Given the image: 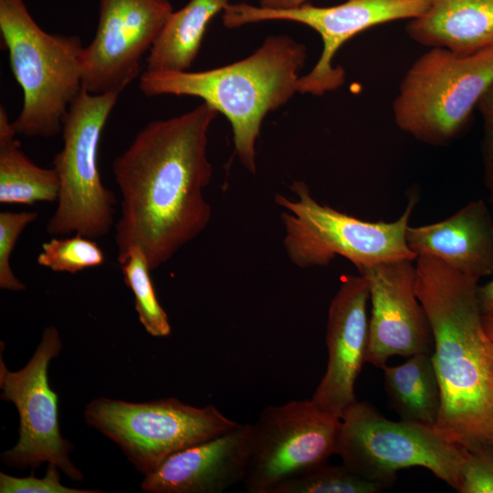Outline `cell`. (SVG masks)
I'll return each mask as SVG.
<instances>
[{
    "label": "cell",
    "instance_id": "cell-1",
    "mask_svg": "<svg viewBox=\"0 0 493 493\" xmlns=\"http://www.w3.org/2000/svg\"><path fill=\"white\" fill-rule=\"evenodd\" d=\"M217 114L203 102L181 115L152 121L114 159L121 194L115 225L118 255L139 246L154 270L208 226L212 207L204 190L213 168L207 135Z\"/></svg>",
    "mask_w": 493,
    "mask_h": 493
},
{
    "label": "cell",
    "instance_id": "cell-2",
    "mask_svg": "<svg viewBox=\"0 0 493 493\" xmlns=\"http://www.w3.org/2000/svg\"><path fill=\"white\" fill-rule=\"evenodd\" d=\"M415 269L441 391L434 427L468 451L493 445V341L483 324L478 280L427 257H416Z\"/></svg>",
    "mask_w": 493,
    "mask_h": 493
},
{
    "label": "cell",
    "instance_id": "cell-3",
    "mask_svg": "<svg viewBox=\"0 0 493 493\" xmlns=\"http://www.w3.org/2000/svg\"><path fill=\"white\" fill-rule=\"evenodd\" d=\"M306 58L303 44L288 36H270L239 61L202 71H144L139 86L147 97H197L224 114L232 127L238 160L255 173L256 142L262 121L299 92Z\"/></svg>",
    "mask_w": 493,
    "mask_h": 493
},
{
    "label": "cell",
    "instance_id": "cell-4",
    "mask_svg": "<svg viewBox=\"0 0 493 493\" xmlns=\"http://www.w3.org/2000/svg\"><path fill=\"white\" fill-rule=\"evenodd\" d=\"M0 32L23 107L12 121L17 135L50 138L62 131L82 89L84 47L76 35L44 31L24 0H0Z\"/></svg>",
    "mask_w": 493,
    "mask_h": 493
},
{
    "label": "cell",
    "instance_id": "cell-5",
    "mask_svg": "<svg viewBox=\"0 0 493 493\" xmlns=\"http://www.w3.org/2000/svg\"><path fill=\"white\" fill-rule=\"evenodd\" d=\"M290 190L294 198L276 194L274 199L280 208L283 246L296 267H323L340 256L360 271L384 262L416 259L405 235L417 194H410L395 221L369 222L319 203L302 181H294Z\"/></svg>",
    "mask_w": 493,
    "mask_h": 493
},
{
    "label": "cell",
    "instance_id": "cell-6",
    "mask_svg": "<svg viewBox=\"0 0 493 493\" xmlns=\"http://www.w3.org/2000/svg\"><path fill=\"white\" fill-rule=\"evenodd\" d=\"M493 84V47L461 56L432 47L404 76L393 104L395 124L420 142L443 145L467 125Z\"/></svg>",
    "mask_w": 493,
    "mask_h": 493
},
{
    "label": "cell",
    "instance_id": "cell-7",
    "mask_svg": "<svg viewBox=\"0 0 493 493\" xmlns=\"http://www.w3.org/2000/svg\"><path fill=\"white\" fill-rule=\"evenodd\" d=\"M121 93L91 94L82 88L70 104L62 122L63 147L53 159L60 186L46 226L49 235L76 233L97 239L111 229L117 200L101 182L99 146Z\"/></svg>",
    "mask_w": 493,
    "mask_h": 493
},
{
    "label": "cell",
    "instance_id": "cell-8",
    "mask_svg": "<svg viewBox=\"0 0 493 493\" xmlns=\"http://www.w3.org/2000/svg\"><path fill=\"white\" fill-rule=\"evenodd\" d=\"M467 452L434 426L392 421L372 404L356 401L341 418L335 455L355 474L386 488L398 470L420 467L457 490Z\"/></svg>",
    "mask_w": 493,
    "mask_h": 493
},
{
    "label": "cell",
    "instance_id": "cell-9",
    "mask_svg": "<svg viewBox=\"0 0 493 493\" xmlns=\"http://www.w3.org/2000/svg\"><path fill=\"white\" fill-rule=\"evenodd\" d=\"M84 420L116 443L144 476L171 455L239 425L213 404L195 407L173 397L144 403L99 397L87 404Z\"/></svg>",
    "mask_w": 493,
    "mask_h": 493
},
{
    "label": "cell",
    "instance_id": "cell-10",
    "mask_svg": "<svg viewBox=\"0 0 493 493\" xmlns=\"http://www.w3.org/2000/svg\"><path fill=\"white\" fill-rule=\"evenodd\" d=\"M62 349L56 327H47L33 356L20 370L11 372L0 357L1 398L13 403L19 415L18 441L1 453V461L11 467L32 470L52 463L72 480L84 479L70 459L73 444L60 433L58 395L48 383V366Z\"/></svg>",
    "mask_w": 493,
    "mask_h": 493
},
{
    "label": "cell",
    "instance_id": "cell-11",
    "mask_svg": "<svg viewBox=\"0 0 493 493\" xmlns=\"http://www.w3.org/2000/svg\"><path fill=\"white\" fill-rule=\"evenodd\" d=\"M341 419L310 400L267 406L253 424L243 481L249 493H269L278 484L326 463L335 454Z\"/></svg>",
    "mask_w": 493,
    "mask_h": 493
},
{
    "label": "cell",
    "instance_id": "cell-12",
    "mask_svg": "<svg viewBox=\"0 0 493 493\" xmlns=\"http://www.w3.org/2000/svg\"><path fill=\"white\" fill-rule=\"evenodd\" d=\"M428 5L429 0H347L333 6L306 3L292 9L273 10L239 3L228 4L222 20L229 28L269 20L292 21L313 28L320 36L323 48L312 69L300 77L298 91L322 95L344 82V70L334 68L332 60L347 40L380 24L417 17Z\"/></svg>",
    "mask_w": 493,
    "mask_h": 493
},
{
    "label": "cell",
    "instance_id": "cell-13",
    "mask_svg": "<svg viewBox=\"0 0 493 493\" xmlns=\"http://www.w3.org/2000/svg\"><path fill=\"white\" fill-rule=\"evenodd\" d=\"M173 11L169 0H100L97 30L83 53L82 88L121 92Z\"/></svg>",
    "mask_w": 493,
    "mask_h": 493
},
{
    "label": "cell",
    "instance_id": "cell-14",
    "mask_svg": "<svg viewBox=\"0 0 493 493\" xmlns=\"http://www.w3.org/2000/svg\"><path fill=\"white\" fill-rule=\"evenodd\" d=\"M414 261L402 259L363 268L372 315L366 362L383 368L394 355L432 352L434 341L426 312L416 293Z\"/></svg>",
    "mask_w": 493,
    "mask_h": 493
},
{
    "label": "cell",
    "instance_id": "cell-15",
    "mask_svg": "<svg viewBox=\"0 0 493 493\" xmlns=\"http://www.w3.org/2000/svg\"><path fill=\"white\" fill-rule=\"evenodd\" d=\"M369 299L363 275H344L330 304L325 337L328 362L311 401L339 419L357 401L355 382L366 362Z\"/></svg>",
    "mask_w": 493,
    "mask_h": 493
},
{
    "label": "cell",
    "instance_id": "cell-16",
    "mask_svg": "<svg viewBox=\"0 0 493 493\" xmlns=\"http://www.w3.org/2000/svg\"><path fill=\"white\" fill-rule=\"evenodd\" d=\"M253 441V424L236 427L168 456L144 476L148 493H222L244 481Z\"/></svg>",
    "mask_w": 493,
    "mask_h": 493
},
{
    "label": "cell",
    "instance_id": "cell-17",
    "mask_svg": "<svg viewBox=\"0 0 493 493\" xmlns=\"http://www.w3.org/2000/svg\"><path fill=\"white\" fill-rule=\"evenodd\" d=\"M405 238L416 257L438 259L477 280L493 274V220L482 199L442 221L408 226Z\"/></svg>",
    "mask_w": 493,
    "mask_h": 493
},
{
    "label": "cell",
    "instance_id": "cell-18",
    "mask_svg": "<svg viewBox=\"0 0 493 493\" xmlns=\"http://www.w3.org/2000/svg\"><path fill=\"white\" fill-rule=\"evenodd\" d=\"M406 33L421 45L461 56L493 47V0H429Z\"/></svg>",
    "mask_w": 493,
    "mask_h": 493
},
{
    "label": "cell",
    "instance_id": "cell-19",
    "mask_svg": "<svg viewBox=\"0 0 493 493\" xmlns=\"http://www.w3.org/2000/svg\"><path fill=\"white\" fill-rule=\"evenodd\" d=\"M228 4V0H189L173 11L149 50L145 71L189 70L209 23Z\"/></svg>",
    "mask_w": 493,
    "mask_h": 493
},
{
    "label": "cell",
    "instance_id": "cell-20",
    "mask_svg": "<svg viewBox=\"0 0 493 493\" xmlns=\"http://www.w3.org/2000/svg\"><path fill=\"white\" fill-rule=\"evenodd\" d=\"M382 369L389 405L400 418L435 426L441 391L432 352L415 353L401 364Z\"/></svg>",
    "mask_w": 493,
    "mask_h": 493
},
{
    "label": "cell",
    "instance_id": "cell-21",
    "mask_svg": "<svg viewBox=\"0 0 493 493\" xmlns=\"http://www.w3.org/2000/svg\"><path fill=\"white\" fill-rule=\"evenodd\" d=\"M6 110L0 107V203L34 205L58 201L59 177L34 163L22 151Z\"/></svg>",
    "mask_w": 493,
    "mask_h": 493
},
{
    "label": "cell",
    "instance_id": "cell-22",
    "mask_svg": "<svg viewBox=\"0 0 493 493\" xmlns=\"http://www.w3.org/2000/svg\"><path fill=\"white\" fill-rule=\"evenodd\" d=\"M118 262L124 282L134 295L135 309L145 330L152 337L168 336L171 325L155 294L152 270L143 250L139 246H131L118 255Z\"/></svg>",
    "mask_w": 493,
    "mask_h": 493
},
{
    "label": "cell",
    "instance_id": "cell-23",
    "mask_svg": "<svg viewBox=\"0 0 493 493\" xmlns=\"http://www.w3.org/2000/svg\"><path fill=\"white\" fill-rule=\"evenodd\" d=\"M386 488L363 478L343 464L327 462L292 477L272 488L269 493H378Z\"/></svg>",
    "mask_w": 493,
    "mask_h": 493
},
{
    "label": "cell",
    "instance_id": "cell-24",
    "mask_svg": "<svg viewBox=\"0 0 493 493\" xmlns=\"http://www.w3.org/2000/svg\"><path fill=\"white\" fill-rule=\"evenodd\" d=\"M37 260L40 266L52 271L76 274L102 265L105 255L94 239L76 234L44 243Z\"/></svg>",
    "mask_w": 493,
    "mask_h": 493
},
{
    "label": "cell",
    "instance_id": "cell-25",
    "mask_svg": "<svg viewBox=\"0 0 493 493\" xmlns=\"http://www.w3.org/2000/svg\"><path fill=\"white\" fill-rule=\"evenodd\" d=\"M37 218V212L0 213V288L11 291L26 288L14 274L10 257L23 230Z\"/></svg>",
    "mask_w": 493,
    "mask_h": 493
},
{
    "label": "cell",
    "instance_id": "cell-26",
    "mask_svg": "<svg viewBox=\"0 0 493 493\" xmlns=\"http://www.w3.org/2000/svg\"><path fill=\"white\" fill-rule=\"evenodd\" d=\"M468 451V450H467ZM459 493H493V445L467 452L460 473Z\"/></svg>",
    "mask_w": 493,
    "mask_h": 493
},
{
    "label": "cell",
    "instance_id": "cell-27",
    "mask_svg": "<svg viewBox=\"0 0 493 493\" xmlns=\"http://www.w3.org/2000/svg\"><path fill=\"white\" fill-rule=\"evenodd\" d=\"M58 467L48 463L43 478L34 476L16 477L0 473L1 493H100V489H79L61 484Z\"/></svg>",
    "mask_w": 493,
    "mask_h": 493
},
{
    "label": "cell",
    "instance_id": "cell-28",
    "mask_svg": "<svg viewBox=\"0 0 493 493\" xmlns=\"http://www.w3.org/2000/svg\"><path fill=\"white\" fill-rule=\"evenodd\" d=\"M477 108L483 119L481 152L484 183L489 194H493V84L482 95Z\"/></svg>",
    "mask_w": 493,
    "mask_h": 493
},
{
    "label": "cell",
    "instance_id": "cell-29",
    "mask_svg": "<svg viewBox=\"0 0 493 493\" xmlns=\"http://www.w3.org/2000/svg\"><path fill=\"white\" fill-rule=\"evenodd\" d=\"M478 303L483 315L493 314V279L477 288Z\"/></svg>",
    "mask_w": 493,
    "mask_h": 493
},
{
    "label": "cell",
    "instance_id": "cell-30",
    "mask_svg": "<svg viewBox=\"0 0 493 493\" xmlns=\"http://www.w3.org/2000/svg\"><path fill=\"white\" fill-rule=\"evenodd\" d=\"M309 0H259V6L273 10H285L299 7Z\"/></svg>",
    "mask_w": 493,
    "mask_h": 493
},
{
    "label": "cell",
    "instance_id": "cell-31",
    "mask_svg": "<svg viewBox=\"0 0 493 493\" xmlns=\"http://www.w3.org/2000/svg\"><path fill=\"white\" fill-rule=\"evenodd\" d=\"M483 324L487 334L493 341V314L483 315Z\"/></svg>",
    "mask_w": 493,
    "mask_h": 493
},
{
    "label": "cell",
    "instance_id": "cell-32",
    "mask_svg": "<svg viewBox=\"0 0 493 493\" xmlns=\"http://www.w3.org/2000/svg\"><path fill=\"white\" fill-rule=\"evenodd\" d=\"M489 201L493 206V194H489Z\"/></svg>",
    "mask_w": 493,
    "mask_h": 493
}]
</instances>
